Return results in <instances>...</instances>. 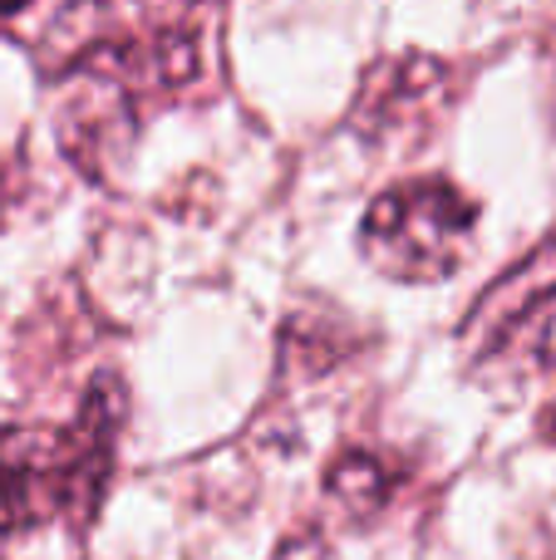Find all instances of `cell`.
<instances>
[{"label": "cell", "instance_id": "5", "mask_svg": "<svg viewBox=\"0 0 556 560\" xmlns=\"http://www.w3.org/2000/svg\"><path fill=\"white\" fill-rule=\"evenodd\" d=\"M325 492H331L350 516H374L394 492V467L384 463L380 453L350 447V453H340L331 463V472H325Z\"/></svg>", "mask_w": 556, "mask_h": 560}, {"label": "cell", "instance_id": "1", "mask_svg": "<svg viewBox=\"0 0 556 560\" xmlns=\"http://www.w3.org/2000/svg\"><path fill=\"white\" fill-rule=\"evenodd\" d=\"M124 428V388L99 374L79 404L74 423L0 433V536H20L55 516L89 522L114 477V447Z\"/></svg>", "mask_w": 556, "mask_h": 560}, {"label": "cell", "instance_id": "7", "mask_svg": "<svg viewBox=\"0 0 556 560\" xmlns=\"http://www.w3.org/2000/svg\"><path fill=\"white\" fill-rule=\"evenodd\" d=\"M276 560H335V556H331V546H325L315 532H301V536H291V541L281 546V556H276Z\"/></svg>", "mask_w": 556, "mask_h": 560}, {"label": "cell", "instance_id": "3", "mask_svg": "<svg viewBox=\"0 0 556 560\" xmlns=\"http://www.w3.org/2000/svg\"><path fill=\"white\" fill-rule=\"evenodd\" d=\"M453 89V69L433 55H394L380 59L360 79L355 94V128L364 138H409L443 114Z\"/></svg>", "mask_w": 556, "mask_h": 560}, {"label": "cell", "instance_id": "2", "mask_svg": "<svg viewBox=\"0 0 556 560\" xmlns=\"http://www.w3.org/2000/svg\"><path fill=\"white\" fill-rule=\"evenodd\" d=\"M478 207L449 177H409L374 197L364 212V261L390 280H443L463 266Z\"/></svg>", "mask_w": 556, "mask_h": 560}, {"label": "cell", "instance_id": "4", "mask_svg": "<svg viewBox=\"0 0 556 560\" xmlns=\"http://www.w3.org/2000/svg\"><path fill=\"white\" fill-rule=\"evenodd\" d=\"M552 295H556V236L542 242L537 252H528L508 276H498L483 290V300L473 305L468 325H463V339L478 345V354H498L518 335L522 319L547 305Z\"/></svg>", "mask_w": 556, "mask_h": 560}, {"label": "cell", "instance_id": "6", "mask_svg": "<svg viewBox=\"0 0 556 560\" xmlns=\"http://www.w3.org/2000/svg\"><path fill=\"white\" fill-rule=\"evenodd\" d=\"M518 335H528L532 364H537V369H556V295L542 310H532V315L522 319ZM518 335H512V339H518ZM512 339H508V345H512Z\"/></svg>", "mask_w": 556, "mask_h": 560}, {"label": "cell", "instance_id": "8", "mask_svg": "<svg viewBox=\"0 0 556 560\" xmlns=\"http://www.w3.org/2000/svg\"><path fill=\"white\" fill-rule=\"evenodd\" d=\"M542 433H547V438H552V443H556V404L547 408V413H542Z\"/></svg>", "mask_w": 556, "mask_h": 560}]
</instances>
